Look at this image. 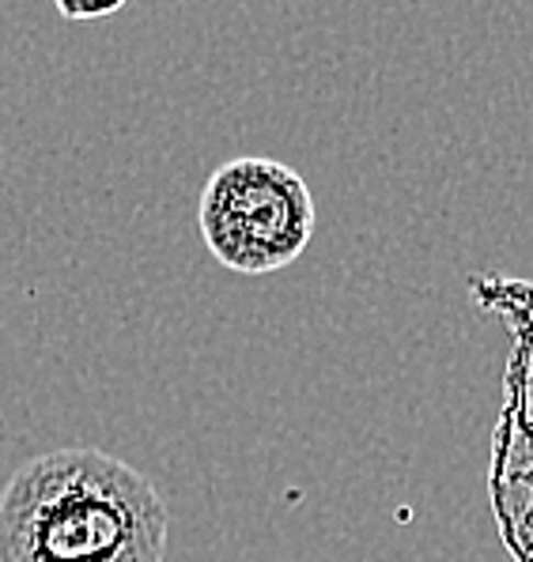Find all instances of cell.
Returning <instances> with one entry per match:
<instances>
[{"label": "cell", "mask_w": 533, "mask_h": 562, "mask_svg": "<svg viewBox=\"0 0 533 562\" xmlns=\"http://www.w3.org/2000/svg\"><path fill=\"white\" fill-rule=\"evenodd\" d=\"M314 223L307 178L265 155H243L212 170L197 207L209 254L238 276H269L299 261Z\"/></svg>", "instance_id": "obj_2"}, {"label": "cell", "mask_w": 533, "mask_h": 562, "mask_svg": "<svg viewBox=\"0 0 533 562\" xmlns=\"http://www.w3.org/2000/svg\"><path fill=\"white\" fill-rule=\"evenodd\" d=\"M170 509L107 449H49L0 495V562H167Z\"/></svg>", "instance_id": "obj_1"}, {"label": "cell", "mask_w": 533, "mask_h": 562, "mask_svg": "<svg viewBox=\"0 0 533 562\" xmlns=\"http://www.w3.org/2000/svg\"><path fill=\"white\" fill-rule=\"evenodd\" d=\"M129 0H54V8L73 23H95V20H107V15L122 12Z\"/></svg>", "instance_id": "obj_3"}]
</instances>
